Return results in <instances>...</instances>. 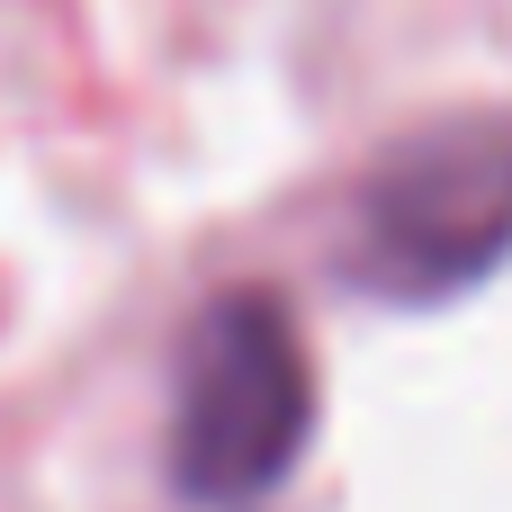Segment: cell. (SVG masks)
Here are the masks:
<instances>
[{
  "instance_id": "obj_2",
  "label": "cell",
  "mask_w": 512,
  "mask_h": 512,
  "mask_svg": "<svg viewBox=\"0 0 512 512\" xmlns=\"http://www.w3.org/2000/svg\"><path fill=\"white\" fill-rule=\"evenodd\" d=\"M504 252H512V117H441L369 171V189L351 207L342 270L396 306H432V297L477 288Z\"/></svg>"
},
{
  "instance_id": "obj_1",
  "label": "cell",
  "mask_w": 512,
  "mask_h": 512,
  "mask_svg": "<svg viewBox=\"0 0 512 512\" xmlns=\"http://www.w3.org/2000/svg\"><path fill=\"white\" fill-rule=\"evenodd\" d=\"M315 432V360L279 297H216L180 342L171 387V477L207 512L261 504Z\"/></svg>"
}]
</instances>
